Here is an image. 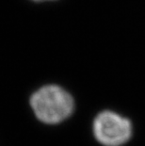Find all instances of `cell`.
I'll use <instances>...</instances> for the list:
<instances>
[{
  "label": "cell",
  "mask_w": 145,
  "mask_h": 146,
  "mask_svg": "<svg viewBox=\"0 0 145 146\" xmlns=\"http://www.w3.org/2000/svg\"><path fill=\"white\" fill-rule=\"evenodd\" d=\"M30 106L38 120L46 125H58L75 110V100L66 90L57 85L40 88L30 97Z\"/></svg>",
  "instance_id": "obj_1"
},
{
  "label": "cell",
  "mask_w": 145,
  "mask_h": 146,
  "mask_svg": "<svg viewBox=\"0 0 145 146\" xmlns=\"http://www.w3.org/2000/svg\"><path fill=\"white\" fill-rule=\"evenodd\" d=\"M93 135L104 146H122L132 135L130 121L110 110H104L95 117L92 125Z\"/></svg>",
  "instance_id": "obj_2"
},
{
  "label": "cell",
  "mask_w": 145,
  "mask_h": 146,
  "mask_svg": "<svg viewBox=\"0 0 145 146\" xmlns=\"http://www.w3.org/2000/svg\"><path fill=\"white\" fill-rule=\"evenodd\" d=\"M34 1H49V0H34Z\"/></svg>",
  "instance_id": "obj_3"
}]
</instances>
